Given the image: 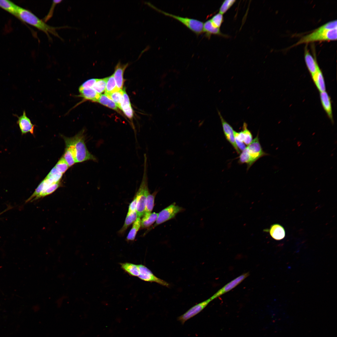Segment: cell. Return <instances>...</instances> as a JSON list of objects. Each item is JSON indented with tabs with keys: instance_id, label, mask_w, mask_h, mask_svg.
Segmentation results:
<instances>
[{
	"instance_id": "6da1fadb",
	"label": "cell",
	"mask_w": 337,
	"mask_h": 337,
	"mask_svg": "<svg viewBox=\"0 0 337 337\" xmlns=\"http://www.w3.org/2000/svg\"><path fill=\"white\" fill-rule=\"evenodd\" d=\"M337 23L336 20L326 23L312 32L302 37L293 46L316 41L336 40Z\"/></svg>"
},
{
	"instance_id": "7a4b0ae2",
	"label": "cell",
	"mask_w": 337,
	"mask_h": 337,
	"mask_svg": "<svg viewBox=\"0 0 337 337\" xmlns=\"http://www.w3.org/2000/svg\"><path fill=\"white\" fill-rule=\"evenodd\" d=\"M16 17L22 22L29 24L44 32L50 40L49 34L61 39L56 31L65 27H55L50 26L29 10L19 7Z\"/></svg>"
},
{
	"instance_id": "3957f363",
	"label": "cell",
	"mask_w": 337,
	"mask_h": 337,
	"mask_svg": "<svg viewBox=\"0 0 337 337\" xmlns=\"http://www.w3.org/2000/svg\"><path fill=\"white\" fill-rule=\"evenodd\" d=\"M259 139L258 134L240 154L238 162L240 164H246L247 170L260 158L269 155L263 151Z\"/></svg>"
},
{
	"instance_id": "277c9868",
	"label": "cell",
	"mask_w": 337,
	"mask_h": 337,
	"mask_svg": "<svg viewBox=\"0 0 337 337\" xmlns=\"http://www.w3.org/2000/svg\"><path fill=\"white\" fill-rule=\"evenodd\" d=\"M144 168L142 180L140 186L135 194L137 199L136 212L138 217L144 215L145 209L147 196L149 193L148 187L147 176V158L144 154Z\"/></svg>"
},
{
	"instance_id": "5b68a950",
	"label": "cell",
	"mask_w": 337,
	"mask_h": 337,
	"mask_svg": "<svg viewBox=\"0 0 337 337\" xmlns=\"http://www.w3.org/2000/svg\"><path fill=\"white\" fill-rule=\"evenodd\" d=\"M84 130H82L74 137H71L74 145L76 163L91 160L97 162V159L88 150L85 142Z\"/></svg>"
},
{
	"instance_id": "8992f818",
	"label": "cell",
	"mask_w": 337,
	"mask_h": 337,
	"mask_svg": "<svg viewBox=\"0 0 337 337\" xmlns=\"http://www.w3.org/2000/svg\"><path fill=\"white\" fill-rule=\"evenodd\" d=\"M146 3L148 5L157 11L180 22L197 35H199L203 32V22L196 19L183 17L169 13L157 8L150 2H147Z\"/></svg>"
},
{
	"instance_id": "52a82bcc",
	"label": "cell",
	"mask_w": 337,
	"mask_h": 337,
	"mask_svg": "<svg viewBox=\"0 0 337 337\" xmlns=\"http://www.w3.org/2000/svg\"><path fill=\"white\" fill-rule=\"evenodd\" d=\"M183 210L184 208L176 205L175 203L171 204L158 213L155 223L147 230L144 235L158 225L174 218L178 213Z\"/></svg>"
},
{
	"instance_id": "ba28073f",
	"label": "cell",
	"mask_w": 337,
	"mask_h": 337,
	"mask_svg": "<svg viewBox=\"0 0 337 337\" xmlns=\"http://www.w3.org/2000/svg\"><path fill=\"white\" fill-rule=\"evenodd\" d=\"M140 274L138 277L146 281L154 282L167 287L169 284L167 282L156 276L146 266L143 264L138 265Z\"/></svg>"
},
{
	"instance_id": "9c48e42d",
	"label": "cell",
	"mask_w": 337,
	"mask_h": 337,
	"mask_svg": "<svg viewBox=\"0 0 337 337\" xmlns=\"http://www.w3.org/2000/svg\"><path fill=\"white\" fill-rule=\"evenodd\" d=\"M213 300L210 297L207 300L194 305L184 314L178 317V320L182 324L187 320L202 311Z\"/></svg>"
},
{
	"instance_id": "30bf717a",
	"label": "cell",
	"mask_w": 337,
	"mask_h": 337,
	"mask_svg": "<svg viewBox=\"0 0 337 337\" xmlns=\"http://www.w3.org/2000/svg\"><path fill=\"white\" fill-rule=\"evenodd\" d=\"M218 115L221 121L223 131L225 138L231 144L238 154L240 153V150L236 144L234 132L235 130L223 118L220 112L218 111Z\"/></svg>"
},
{
	"instance_id": "8fae6325",
	"label": "cell",
	"mask_w": 337,
	"mask_h": 337,
	"mask_svg": "<svg viewBox=\"0 0 337 337\" xmlns=\"http://www.w3.org/2000/svg\"><path fill=\"white\" fill-rule=\"evenodd\" d=\"M14 115L18 119L17 123L18 125L22 135L28 133L33 135L35 125L32 123L30 119L27 116L25 111H23L22 115L20 116L16 115Z\"/></svg>"
},
{
	"instance_id": "7c38bea8",
	"label": "cell",
	"mask_w": 337,
	"mask_h": 337,
	"mask_svg": "<svg viewBox=\"0 0 337 337\" xmlns=\"http://www.w3.org/2000/svg\"><path fill=\"white\" fill-rule=\"evenodd\" d=\"M63 138L66 148L63 157L70 167L76 163L75 148L71 137H64Z\"/></svg>"
},
{
	"instance_id": "4fadbf2b",
	"label": "cell",
	"mask_w": 337,
	"mask_h": 337,
	"mask_svg": "<svg viewBox=\"0 0 337 337\" xmlns=\"http://www.w3.org/2000/svg\"><path fill=\"white\" fill-rule=\"evenodd\" d=\"M249 275V272H247L242 274L232 280L218 290L211 297V298L213 300L230 291L241 283Z\"/></svg>"
},
{
	"instance_id": "5bb4252c",
	"label": "cell",
	"mask_w": 337,
	"mask_h": 337,
	"mask_svg": "<svg viewBox=\"0 0 337 337\" xmlns=\"http://www.w3.org/2000/svg\"><path fill=\"white\" fill-rule=\"evenodd\" d=\"M128 65V63L122 64L120 61L115 67V71L113 75L116 82L117 87L119 90L122 89L125 81L123 78L125 70Z\"/></svg>"
},
{
	"instance_id": "9a60e30c",
	"label": "cell",
	"mask_w": 337,
	"mask_h": 337,
	"mask_svg": "<svg viewBox=\"0 0 337 337\" xmlns=\"http://www.w3.org/2000/svg\"><path fill=\"white\" fill-rule=\"evenodd\" d=\"M320 98L323 108L328 116L333 123L332 104L330 98L325 91L320 92Z\"/></svg>"
},
{
	"instance_id": "2e32d148",
	"label": "cell",
	"mask_w": 337,
	"mask_h": 337,
	"mask_svg": "<svg viewBox=\"0 0 337 337\" xmlns=\"http://www.w3.org/2000/svg\"><path fill=\"white\" fill-rule=\"evenodd\" d=\"M205 33V36L210 38L212 35L227 37V35L222 33L220 31V28L215 27L212 23L210 19L206 21L203 23V32Z\"/></svg>"
},
{
	"instance_id": "e0dca14e",
	"label": "cell",
	"mask_w": 337,
	"mask_h": 337,
	"mask_svg": "<svg viewBox=\"0 0 337 337\" xmlns=\"http://www.w3.org/2000/svg\"><path fill=\"white\" fill-rule=\"evenodd\" d=\"M305 59L307 68L311 76L320 69L316 60L309 52L307 47L305 49Z\"/></svg>"
},
{
	"instance_id": "ac0fdd59",
	"label": "cell",
	"mask_w": 337,
	"mask_h": 337,
	"mask_svg": "<svg viewBox=\"0 0 337 337\" xmlns=\"http://www.w3.org/2000/svg\"><path fill=\"white\" fill-rule=\"evenodd\" d=\"M53 183H54L52 180L45 178L39 184L31 196L26 200V203L34 201L35 198L43 190Z\"/></svg>"
},
{
	"instance_id": "d6986e66",
	"label": "cell",
	"mask_w": 337,
	"mask_h": 337,
	"mask_svg": "<svg viewBox=\"0 0 337 337\" xmlns=\"http://www.w3.org/2000/svg\"><path fill=\"white\" fill-rule=\"evenodd\" d=\"M123 100L120 109L128 118L131 119L133 116V110L131 105L129 97L125 89L123 90Z\"/></svg>"
},
{
	"instance_id": "ffe728a7",
	"label": "cell",
	"mask_w": 337,
	"mask_h": 337,
	"mask_svg": "<svg viewBox=\"0 0 337 337\" xmlns=\"http://www.w3.org/2000/svg\"><path fill=\"white\" fill-rule=\"evenodd\" d=\"M271 236L277 240L283 239L285 236V231L284 228L281 225L275 224L272 225L269 230Z\"/></svg>"
},
{
	"instance_id": "44dd1931",
	"label": "cell",
	"mask_w": 337,
	"mask_h": 337,
	"mask_svg": "<svg viewBox=\"0 0 337 337\" xmlns=\"http://www.w3.org/2000/svg\"><path fill=\"white\" fill-rule=\"evenodd\" d=\"M80 96L84 99L97 102L100 95L97 93L92 88H87L79 89Z\"/></svg>"
},
{
	"instance_id": "7402d4cb",
	"label": "cell",
	"mask_w": 337,
	"mask_h": 337,
	"mask_svg": "<svg viewBox=\"0 0 337 337\" xmlns=\"http://www.w3.org/2000/svg\"><path fill=\"white\" fill-rule=\"evenodd\" d=\"M312 79L320 92L326 91V86L323 73L319 69L315 73L311 76Z\"/></svg>"
},
{
	"instance_id": "603a6c76",
	"label": "cell",
	"mask_w": 337,
	"mask_h": 337,
	"mask_svg": "<svg viewBox=\"0 0 337 337\" xmlns=\"http://www.w3.org/2000/svg\"><path fill=\"white\" fill-rule=\"evenodd\" d=\"M158 213L153 212L150 213L144 214L141 220V229L147 228L150 227L155 222L158 217Z\"/></svg>"
},
{
	"instance_id": "cb8c5ba5",
	"label": "cell",
	"mask_w": 337,
	"mask_h": 337,
	"mask_svg": "<svg viewBox=\"0 0 337 337\" xmlns=\"http://www.w3.org/2000/svg\"><path fill=\"white\" fill-rule=\"evenodd\" d=\"M120 264L122 269L130 276L138 277L139 275L138 265L129 262L120 263Z\"/></svg>"
},
{
	"instance_id": "d4e9b609",
	"label": "cell",
	"mask_w": 337,
	"mask_h": 337,
	"mask_svg": "<svg viewBox=\"0 0 337 337\" xmlns=\"http://www.w3.org/2000/svg\"><path fill=\"white\" fill-rule=\"evenodd\" d=\"M19 6L8 0H0V7L16 17Z\"/></svg>"
},
{
	"instance_id": "484cf974",
	"label": "cell",
	"mask_w": 337,
	"mask_h": 337,
	"mask_svg": "<svg viewBox=\"0 0 337 337\" xmlns=\"http://www.w3.org/2000/svg\"><path fill=\"white\" fill-rule=\"evenodd\" d=\"M137 217L136 211L129 214H127L124 225L118 232L119 234L123 235L127 228L135 222Z\"/></svg>"
},
{
	"instance_id": "4316f807",
	"label": "cell",
	"mask_w": 337,
	"mask_h": 337,
	"mask_svg": "<svg viewBox=\"0 0 337 337\" xmlns=\"http://www.w3.org/2000/svg\"><path fill=\"white\" fill-rule=\"evenodd\" d=\"M141 226V219L139 217H137L133 223L132 227L129 231L127 237V241H133L135 239L137 232Z\"/></svg>"
},
{
	"instance_id": "83f0119b",
	"label": "cell",
	"mask_w": 337,
	"mask_h": 337,
	"mask_svg": "<svg viewBox=\"0 0 337 337\" xmlns=\"http://www.w3.org/2000/svg\"><path fill=\"white\" fill-rule=\"evenodd\" d=\"M158 192V190H156L152 194L149 193L147 198L144 214L151 213L154 205L155 198Z\"/></svg>"
},
{
	"instance_id": "f1b7e54d",
	"label": "cell",
	"mask_w": 337,
	"mask_h": 337,
	"mask_svg": "<svg viewBox=\"0 0 337 337\" xmlns=\"http://www.w3.org/2000/svg\"><path fill=\"white\" fill-rule=\"evenodd\" d=\"M123 90H118L107 95L116 104L118 107L120 109L123 100Z\"/></svg>"
},
{
	"instance_id": "f546056e",
	"label": "cell",
	"mask_w": 337,
	"mask_h": 337,
	"mask_svg": "<svg viewBox=\"0 0 337 337\" xmlns=\"http://www.w3.org/2000/svg\"><path fill=\"white\" fill-rule=\"evenodd\" d=\"M97 102L113 110H116L117 109L118 107L115 103L105 94L100 95Z\"/></svg>"
},
{
	"instance_id": "4dcf8cb0",
	"label": "cell",
	"mask_w": 337,
	"mask_h": 337,
	"mask_svg": "<svg viewBox=\"0 0 337 337\" xmlns=\"http://www.w3.org/2000/svg\"><path fill=\"white\" fill-rule=\"evenodd\" d=\"M118 90L113 74L107 77L105 94L108 95Z\"/></svg>"
},
{
	"instance_id": "1f68e13d",
	"label": "cell",
	"mask_w": 337,
	"mask_h": 337,
	"mask_svg": "<svg viewBox=\"0 0 337 337\" xmlns=\"http://www.w3.org/2000/svg\"><path fill=\"white\" fill-rule=\"evenodd\" d=\"M241 131L243 139V142L246 145H248L253 139L252 135L248 129L247 125L245 122L243 123L242 130Z\"/></svg>"
},
{
	"instance_id": "d6a6232c",
	"label": "cell",
	"mask_w": 337,
	"mask_h": 337,
	"mask_svg": "<svg viewBox=\"0 0 337 337\" xmlns=\"http://www.w3.org/2000/svg\"><path fill=\"white\" fill-rule=\"evenodd\" d=\"M60 182V181H59L50 185L39 195L35 198L34 200L52 193L60 186L61 185Z\"/></svg>"
},
{
	"instance_id": "836d02e7",
	"label": "cell",
	"mask_w": 337,
	"mask_h": 337,
	"mask_svg": "<svg viewBox=\"0 0 337 337\" xmlns=\"http://www.w3.org/2000/svg\"><path fill=\"white\" fill-rule=\"evenodd\" d=\"M107 77L97 79V81L92 87L97 93L100 94L105 89Z\"/></svg>"
},
{
	"instance_id": "e575fe53",
	"label": "cell",
	"mask_w": 337,
	"mask_h": 337,
	"mask_svg": "<svg viewBox=\"0 0 337 337\" xmlns=\"http://www.w3.org/2000/svg\"><path fill=\"white\" fill-rule=\"evenodd\" d=\"M55 167L58 171L63 174L66 172L69 167L62 156L58 161Z\"/></svg>"
},
{
	"instance_id": "d590c367",
	"label": "cell",
	"mask_w": 337,
	"mask_h": 337,
	"mask_svg": "<svg viewBox=\"0 0 337 337\" xmlns=\"http://www.w3.org/2000/svg\"><path fill=\"white\" fill-rule=\"evenodd\" d=\"M235 0H225L222 3L219 13L223 15L236 2Z\"/></svg>"
},
{
	"instance_id": "8d00e7d4",
	"label": "cell",
	"mask_w": 337,
	"mask_h": 337,
	"mask_svg": "<svg viewBox=\"0 0 337 337\" xmlns=\"http://www.w3.org/2000/svg\"><path fill=\"white\" fill-rule=\"evenodd\" d=\"M210 20L215 27L220 28L224 21L223 15L218 13L213 16Z\"/></svg>"
},
{
	"instance_id": "74e56055",
	"label": "cell",
	"mask_w": 337,
	"mask_h": 337,
	"mask_svg": "<svg viewBox=\"0 0 337 337\" xmlns=\"http://www.w3.org/2000/svg\"><path fill=\"white\" fill-rule=\"evenodd\" d=\"M62 174L58 171L54 167L46 177L47 178H52L56 182L60 181L62 176Z\"/></svg>"
},
{
	"instance_id": "f35d334b",
	"label": "cell",
	"mask_w": 337,
	"mask_h": 337,
	"mask_svg": "<svg viewBox=\"0 0 337 337\" xmlns=\"http://www.w3.org/2000/svg\"><path fill=\"white\" fill-rule=\"evenodd\" d=\"M97 80V79H91L86 81L80 86L79 89L87 88H92Z\"/></svg>"
},
{
	"instance_id": "ab89813d",
	"label": "cell",
	"mask_w": 337,
	"mask_h": 337,
	"mask_svg": "<svg viewBox=\"0 0 337 337\" xmlns=\"http://www.w3.org/2000/svg\"><path fill=\"white\" fill-rule=\"evenodd\" d=\"M136 206L137 199L135 195L133 201L129 204L127 214H129L136 211Z\"/></svg>"
},
{
	"instance_id": "60d3db41",
	"label": "cell",
	"mask_w": 337,
	"mask_h": 337,
	"mask_svg": "<svg viewBox=\"0 0 337 337\" xmlns=\"http://www.w3.org/2000/svg\"><path fill=\"white\" fill-rule=\"evenodd\" d=\"M62 1V0H54V1H53V3H52V5L51 6V8L50 9V10L48 13L47 15L46 16V17L44 18V21H47L49 19H50V18L51 17H52V13H53V11L54 10L55 7V6L56 5L60 3Z\"/></svg>"
},
{
	"instance_id": "b9f144b4",
	"label": "cell",
	"mask_w": 337,
	"mask_h": 337,
	"mask_svg": "<svg viewBox=\"0 0 337 337\" xmlns=\"http://www.w3.org/2000/svg\"><path fill=\"white\" fill-rule=\"evenodd\" d=\"M8 210V208H7V209H5V210H4L1 213H0V215L1 214H2L4 212H5L6 211Z\"/></svg>"
}]
</instances>
